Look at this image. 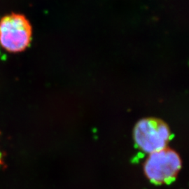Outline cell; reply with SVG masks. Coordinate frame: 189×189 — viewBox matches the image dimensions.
I'll use <instances>...</instances> for the list:
<instances>
[{"label": "cell", "instance_id": "obj_1", "mask_svg": "<svg viewBox=\"0 0 189 189\" xmlns=\"http://www.w3.org/2000/svg\"><path fill=\"white\" fill-rule=\"evenodd\" d=\"M32 28L28 19L13 13L0 20V46L9 53H20L30 44Z\"/></svg>", "mask_w": 189, "mask_h": 189}, {"label": "cell", "instance_id": "obj_3", "mask_svg": "<svg viewBox=\"0 0 189 189\" xmlns=\"http://www.w3.org/2000/svg\"><path fill=\"white\" fill-rule=\"evenodd\" d=\"M134 138L140 149L152 153L166 148L170 131L166 123L159 119H145L136 125Z\"/></svg>", "mask_w": 189, "mask_h": 189}, {"label": "cell", "instance_id": "obj_4", "mask_svg": "<svg viewBox=\"0 0 189 189\" xmlns=\"http://www.w3.org/2000/svg\"><path fill=\"white\" fill-rule=\"evenodd\" d=\"M0 164H2V160H1V154L0 153Z\"/></svg>", "mask_w": 189, "mask_h": 189}, {"label": "cell", "instance_id": "obj_2", "mask_svg": "<svg viewBox=\"0 0 189 189\" xmlns=\"http://www.w3.org/2000/svg\"><path fill=\"white\" fill-rule=\"evenodd\" d=\"M181 165L179 155L166 147L150 153L144 164V172L154 184H170L176 179Z\"/></svg>", "mask_w": 189, "mask_h": 189}]
</instances>
